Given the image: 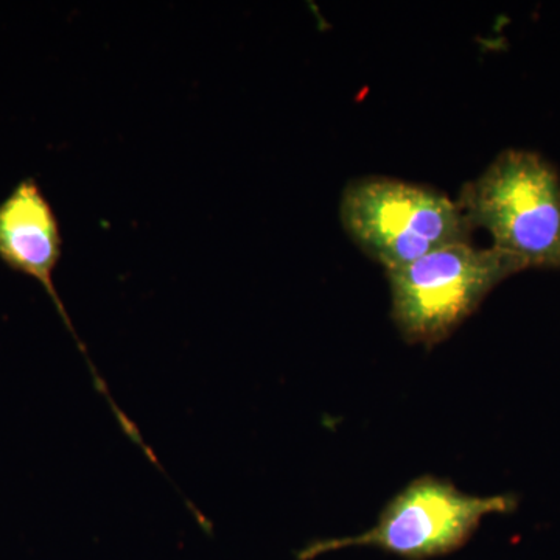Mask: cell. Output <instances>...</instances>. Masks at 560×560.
I'll use <instances>...</instances> for the list:
<instances>
[{"label": "cell", "mask_w": 560, "mask_h": 560, "mask_svg": "<svg viewBox=\"0 0 560 560\" xmlns=\"http://www.w3.org/2000/svg\"><path fill=\"white\" fill-rule=\"evenodd\" d=\"M514 495H471L433 475L416 478L383 508L372 528L355 536L313 541L298 560L345 548H377L405 560H429L463 548L488 515L510 514Z\"/></svg>", "instance_id": "277c9868"}, {"label": "cell", "mask_w": 560, "mask_h": 560, "mask_svg": "<svg viewBox=\"0 0 560 560\" xmlns=\"http://www.w3.org/2000/svg\"><path fill=\"white\" fill-rule=\"evenodd\" d=\"M456 202L471 230L488 231L525 270H560V176L539 153L501 151Z\"/></svg>", "instance_id": "6da1fadb"}, {"label": "cell", "mask_w": 560, "mask_h": 560, "mask_svg": "<svg viewBox=\"0 0 560 560\" xmlns=\"http://www.w3.org/2000/svg\"><path fill=\"white\" fill-rule=\"evenodd\" d=\"M340 219L352 242L385 271L470 242L474 231L447 195L385 176L350 180L342 190Z\"/></svg>", "instance_id": "3957f363"}, {"label": "cell", "mask_w": 560, "mask_h": 560, "mask_svg": "<svg viewBox=\"0 0 560 560\" xmlns=\"http://www.w3.org/2000/svg\"><path fill=\"white\" fill-rule=\"evenodd\" d=\"M521 271V261L493 246H444L386 271L390 318L408 345L433 348L474 315L490 291Z\"/></svg>", "instance_id": "7a4b0ae2"}, {"label": "cell", "mask_w": 560, "mask_h": 560, "mask_svg": "<svg viewBox=\"0 0 560 560\" xmlns=\"http://www.w3.org/2000/svg\"><path fill=\"white\" fill-rule=\"evenodd\" d=\"M61 256L62 235L57 213L36 179H22L0 201V260L10 270L35 279L46 290L55 308L60 313L62 323L90 364L95 388L109 401L114 415H119V408L114 404L105 382L92 364L86 346L77 335L60 294L55 289L54 275Z\"/></svg>", "instance_id": "5b68a950"}]
</instances>
